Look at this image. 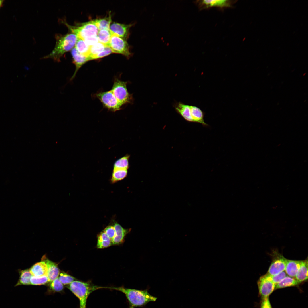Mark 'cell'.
Wrapping results in <instances>:
<instances>
[{
  "mask_svg": "<svg viewBox=\"0 0 308 308\" xmlns=\"http://www.w3.org/2000/svg\"><path fill=\"white\" fill-rule=\"evenodd\" d=\"M84 40L90 46L95 45L98 42L97 35L89 37Z\"/></svg>",
  "mask_w": 308,
  "mask_h": 308,
  "instance_id": "836d02e7",
  "label": "cell"
},
{
  "mask_svg": "<svg viewBox=\"0 0 308 308\" xmlns=\"http://www.w3.org/2000/svg\"><path fill=\"white\" fill-rule=\"evenodd\" d=\"M97 238V247L98 248H107L112 244V240L103 231L98 235Z\"/></svg>",
  "mask_w": 308,
  "mask_h": 308,
  "instance_id": "d6986e66",
  "label": "cell"
},
{
  "mask_svg": "<svg viewBox=\"0 0 308 308\" xmlns=\"http://www.w3.org/2000/svg\"><path fill=\"white\" fill-rule=\"evenodd\" d=\"M237 1L229 0H202L196 1L195 3L200 10L215 7L221 9L233 7Z\"/></svg>",
  "mask_w": 308,
  "mask_h": 308,
  "instance_id": "9c48e42d",
  "label": "cell"
},
{
  "mask_svg": "<svg viewBox=\"0 0 308 308\" xmlns=\"http://www.w3.org/2000/svg\"><path fill=\"white\" fill-rule=\"evenodd\" d=\"M115 231V236L112 240L113 245H118L123 242L124 238L130 230L123 228L119 224L116 223L114 226Z\"/></svg>",
  "mask_w": 308,
  "mask_h": 308,
  "instance_id": "9a60e30c",
  "label": "cell"
},
{
  "mask_svg": "<svg viewBox=\"0 0 308 308\" xmlns=\"http://www.w3.org/2000/svg\"><path fill=\"white\" fill-rule=\"evenodd\" d=\"M78 37L72 33L56 36V44L54 49L44 58H50L59 61L60 58L66 52L72 50L75 45Z\"/></svg>",
  "mask_w": 308,
  "mask_h": 308,
  "instance_id": "7a4b0ae2",
  "label": "cell"
},
{
  "mask_svg": "<svg viewBox=\"0 0 308 308\" xmlns=\"http://www.w3.org/2000/svg\"><path fill=\"white\" fill-rule=\"evenodd\" d=\"M129 155H127L116 160L114 165V169H127L129 167Z\"/></svg>",
  "mask_w": 308,
  "mask_h": 308,
  "instance_id": "d4e9b609",
  "label": "cell"
},
{
  "mask_svg": "<svg viewBox=\"0 0 308 308\" xmlns=\"http://www.w3.org/2000/svg\"><path fill=\"white\" fill-rule=\"evenodd\" d=\"M176 111L186 121L201 124L204 127L208 126L204 120V113L199 108L179 102L175 106Z\"/></svg>",
  "mask_w": 308,
  "mask_h": 308,
  "instance_id": "277c9868",
  "label": "cell"
},
{
  "mask_svg": "<svg viewBox=\"0 0 308 308\" xmlns=\"http://www.w3.org/2000/svg\"><path fill=\"white\" fill-rule=\"evenodd\" d=\"M106 46L99 42L94 45L90 46L89 57L90 60H92L94 56L102 51Z\"/></svg>",
  "mask_w": 308,
  "mask_h": 308,
  "instance_id": "4316f807",
  "label": "cell"
},
{
  "mask_svg": "<svg viewBox=\"0 0 308 308\" xmlns=\"http://www.w3.org/2000/svg\"><path fill=\"white\" fill-rule=\"evenodd\" d=\"M4 1L3 0H0V9L2 6Z\"/></svg>",
  "mask_w": 308,
  "mask_h": 308,
  "instance_id": "d590c367",
  "label": "cell"
},
{
  "mask_svg": "<svg viewBox=\"0 0 308 308\" xmlns=\"http://www.w3.org/2000/svg\"><path fill=\"white\" fill-rule=\"evenodd\" d=\"M260 308H272L269 297L262 298Z\"/></svg>",
  "mask_w": 308,
  "mask_h": 308,
  "instance_id": "e575fe53",
  "label": "cell"
},
{
  "mask_svg": "<svg viewBox=\"0 0 308 308\" xmlns=\"http://www.w3.org/2000/svg\"><path fill=\"white\" fill-rule=\"evenodd\" d=\"M302 260L287 259L285 271L288 276L295 277L301 264Z\"/></svg>",
  "mask_w": 308,
  "mask_h": 308,
  "instance_id": "e0dca14e",
  "label": "cell"
},
{
  "mask_svg": "<svg viewBox=\"0 0 308 308\" xmlns=\"http://www.w3.org/2000/svg\"><path fill=\"white\" fill-rule=\"evenodd\" d=\"M269 278L276 285L284 278L287 276V274L285 271H283L280 273L273 275H271L266 274Z\"/></svg>",
  "mask_w": 308,
  "mask_h": 308,
  "instance_id": "f546056e",
  "label": "cell"
},
{
  "mask_svg": "<svg viewBox=\"0 0 308 308\" xmlns=\"http://www.w3.org/2000/svg\"><path fill=\"white\" fill-rule=\"evenodd\" d=\"M259 293L262 298L269 297L275 290V285L266 274L261 277L258 281Z\"/></svg>",
  "mask_w": 308,
  "mask_h": 308,
  "instance_id": "8fae6325",
  "label": "cell"
},
{
  "mask_svg": "<svg viewBox=\"0 0 308 308\" xmlns=\"http://www.w3.org/2000/svg\"><path fill=\"white\" fill-rule=\"evenodd\" d=\"M58 278L62 283L64 285L70 284L75 281L74 277L64 272L60 273Z\"/></svg>",
  "mask_w": 308,
  "mask_h": 308,
  "instance_id": "f1b7e54d",
  "label": "cell"
},
{
  "mask_svg": "<svg viewBox=\"0 0 308 308\" xmlns=\"http://www.w3.org/2000/svg\"><path fill=\"white\" fill-rule=\"evenodd\" d=\"M20 277L18 282L15 286L21 285H30V279L32 275L29 270L26 269L21 270L20 272Z\"/></svg>",
  "mask_w": 308,
  "mask_h": 308,
  "instance_id": "7402d4cb",
  "label": "cell"
},
{
  "mask_svg": "<svg viewBox=\"0 0 308 308\" xmlns=\"http://www.w3.org/2000/svg\"><path fill=\"white\" fill-rule=\"evenodd\" d=\"M295 277L300 283L307 279L308 261L307 259L302 260L301 265Z\"/></svg>",
  "mask_w": 308,
  "mask_h": 308,
  "instance_id": "ac0fdd59",
  "label": "cell"
},
{
  "mask_svg": "<svg viewBox=\"0 0 308 308\" xmlns=\"http://www.w3.org/2000/svg\"><path fill=\"white\" fill-rule=\"evenodd\" d=\"M32 275L40 277L46 275L47 276L48 269L45 262L42 261L33 266L29 269Z\"/></svg>",
  "mask_w": 308,
  "mask_h": 308,
  "instance_id": "2e32d148",
  "label": "cell"
},
{
  "mask_svg": "<svg viewBox=\"0 0 308 308\" xmlns=\"http://www.w3.org/2000/svg\"><path fill=\"white\" fill-rule=\"evenodd\" d=\"M112 52L122 54L128 58L131 55L129 45L125 40L115 35L112 34L108 45Z\"/></svg>",
  "mask_w": 308,
  "mask_h": 308,
  "instance_id": "ba28073f",
  "label": "cell"
},
{
  "mask_svg": "<svg viewBox=\"0 0 308 308\" xmlns=\"http://www.w3.org/2000/svg\"><path fill=\"white\" fill-rule=\"evenodd\" d=\"M112 52V50L108 46H106L104 49L94 56L92 60L98 59L104 57L110 54Z\"/></svg>",
  "mask_w": 308,
  "mask_h": 308,
  "instance_id": "1f68e13d",
  "label": "cell"
},
{
  "mask_svg": "<svg viewBox=\"0 0 308 308\" xmlns=\"http://www.w3.org/2000/svg\"><path fill=\"white\" fill-rule=\"evenodd\" d=\"M50 288L52 290L57 292L61 291L64 288L63 284L59 280L58 277L56 278L51 282Z\"/></svg>",
  "mask_w": 308,
  "mask_h": 308,
  "instance_id": "4dcf8cb0",
  "label": "cell"
},
{
  "mask_svg": "<svg viewBox=\"0 0 308 308\" xmlns=\"http://www.w3.org/2000/svg\"><path fill=\"white\" fill-rule=\"evenodd\" d=\"M64 23L72 33L83 40L89 37L97 35L98 29L94 20L82 23L77 26L70 25L66 22Z\"/></svg>",
  "mask_w": 308,
  "mask_h": 308,
  "instance_id": "5b68a950",
  "label": "cell"
},
{
  "mask_svg": "<svg viewBox=\"0 0 308 308\" xmlns=\"http://www.w3.org/2000/svg\"><path fill=\"white\" fill-rule=\"evenodd\" d=\"M68 288L79 299L80 308H86L87 299L90 294L98 289H107V287L94 285L89 281L75 280L69 284Z\"/></svg>",
  "mask_w": 308,
  "mask_h": 308,
  "instance_id": "3957f363",
  "label": "cell"
},
{
  "mask_svg": "<svg viewBox=\"0 0 308 308\" xmlns=\"http://www.w3.org/2000/svg\"><path fill=\"white\" fill-rule=\"evenodd\" d=\"M272 260L267 274L273 275L285 271L287 259L279 253H273Z\"/></svg>",
  "mask_w": 308,
  "mask_h": 308,
  "instance_id": "30bf717a",
  "label": "cell"
},
{
  "mask_svg": "<svg viewBox=\"0 0 308 308\" xmlns=\"http://www.w3.org/2000/svg\"><path fill=\"white\" fill-rule=\"evenodd\" d=\"M131 25L114 22L110 25L109 30L112 34L125 40L128 37L129 29Z\"/></svg>",
  "mask_w": 308,
  "mask_h": 308,
  "instance_id": "7c38bea8",
  "label": "cell"
},
{
  "mask_svg": "<svg viewBox=\"0 0 308 308\" xmlns=\"http://www.w3.org/2000/svg\"><path fill=\"white\" fill-rule=\"evenodd\" d=\"M112 34L110 30L101 29L98 31L97 36L98 42L108 46L110 42Z\"/></svg>",
  "mask_w": 308,
  "mask_h": 308,
  "instance_id": "603a6c76",
  "label": "cell"
},
{
  "mask_svg": "<svg viewBox=\"0 0 308 308\" xmlns=\"http://www.w3.org/2000/svg\"><path fill=\"white\" fill-rule=\"evenodd\" d=\"M103 231L112 240L115 235V231L114 226H108L105 228Z\"/></svg>",
  "mask_w": 308,
  "mask_h": 308,
  "instance_id": "d6a6232c",
  "label": "cell"
},
{
  "mask_svg": "<svg viewBox=\"0 0 308 308\" xmlns=\"http://www.w3.org/2000/svg\"><path fill=\"white\" fill-rule=\"evenodd\" d=\"M127 82L116 79L115 80L111 91L119 101L123 105L130 103L132 101V96L128 91Z\"/></svg>",
  "mask_w": 308,
  "mask_h": 308,
  "instance_id": "8992f818",
  "label": "cell"
},
{
  "mask_svg": "<svg viewBox=\"0 0 308 308\" xmlns=\"http://www.w3.org/2000/svg\"><path fill=\"white\" fill-rule=\"evenodd\" d=\"M94 21L99 30L103 29L109 30L110 25L111 22L110 14L108 17L97 19Z\"/></svg>",
  "mask_w": 308,
  "mask_h": 308,
  "instance_id": "cb8c5ba5",
  "label": "cell"
},
{
  "mask_svg": "<svg viewBox=\"0 0 308 308\" xmlns=\"http://www.w3.org/2000/svg\"><path fill=\"white\" fill-rule=\"evenodd\" d=\"M42 261L46 263L48 269L47 277L49 282H51L59 276L60 270L57 265L55 263L50 260L44 256L42 258Z\"/></svg>",
  "mask_w": 308,
  "mask_h": 308,
  "instance_id": "5bb4252c",
  "label": "cell"
},
{
  "mask_svg": "<svg viewBox=\"0 0 308 308\" xmlns=\"http://www.w3.org/2000/svg\"><path fill=\"white\" fill-rule=\"evenodd\" d=\"M71 53L73 63L76 66V69L71 80L75 77L77 72L80 68L86 62L90 60L88 58L79 53L75 47L71 50Z\"/></svg>",
  "mask_w": 308,
  "mask_h": 308,
  "instance_id": "4fadbf2b",
  "label": "cell"
},
{
  "mask_svg": "<svg viewBox=\"0 0 308 308\" xmlns=\"http://www.w3.org/2000/svg\"><path fill=\"white\" fill-rule=\"evenodd\" d=\"M127 169H114L111 179L112 183L124 179L127 175Z\"/></svg>",
  "mask_w": 308,
  "mask_h": 308,
  "instance_id": "484cf974",
  "label": "cell"
},
{
  "mask_svg": "<svg viewBox=\"0 0 308 308\" xmlns=\"http://www.w3.org/2000/svg\"><path fill=\"white\" fill-rule=\"evenodd\" d=\"M30 285H44L48 282V279L46 275L36 277L32 275L30 279Z\"/></svg>",
  "mask_w": 308,
  "mask_h": 308,
  "instance_id": "83f0119b",
  "label": "cell"
},
{
  "mask_svg": "<svg viewBox=\"0 0 308 308\" xmlns=\"http://www.w3.org/2000/svg\"><path fill=\"white\" fill-rule=\"evenodd\" d=\"M96 96L105 108L111 111L119 110L122 106L111 90L99 92Z\"/></svg>",
  "mask_w": 308,
  "mask_h": 308,
  "instance_id": "52a82bcc",
  "label": "cell"
},
{
  "mask_svg": "<svg viewBox=\"0 0 308 308\" xmlns=\"http://www.w3.org/2000/svg\"><path fill=\"white\" fill-rule=\"evenodd\" d=\"M75 48L79 53L89 58L90 46L84 40L78 38Z\"/></svg>",
  "mask_w": 308,
  "mask_h": 308,
  "instance_id": "ffe728a7",
  "label": "cell"
},
{
  "mask_svg": "<svg viewBox=\"0 0 308 308\" xmlns=\"http://www.w3.org/2000/svg\"><path fill=\"white\" fill-rule=\"evenodd\" d=\"M108 289L118 291L125 295L129 303V308H135L145 305L150 301H155L157 297L152 296L147 290H139L124 287H108Z\"/></svg>",
  "mask_w": 308,
  "mask_h": 308,
  "instance_id": "6da1fadb",
  "label": "cell"
},
{
  "mask_svg": "<svg viewBox=\"0 0 308 308\" xmlns=\"http://www.w3.org/2000/svg\"><path fill=\"white\" fill-rule=\"evenodd\" d=\"M299 283L295 278L287 276L275 285V289L295 286Z\"/></svg>",
  "mask_w": 308,
  "mask_h": 308,
  "instance_id": "44dd1931",
  "label": "cell"
}]
</instances>
